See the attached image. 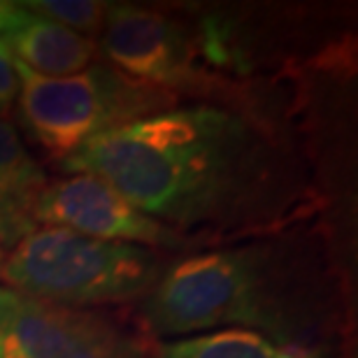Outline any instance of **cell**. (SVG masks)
<instances>
[{
    "instance_id": "8",
    "label": "cell",
    "mask_w": 358,
    "mask_h": 358,
    "mask_svg": "<svg viewBox=\"0 0 358 358\" xmlns=\"http://www.w3.org/2000/svg\"><path fill=\"white\" fill-rule=\"evenodd\" d=\"M49 184L12 124L0 117V247L12 252L38 228L35 205Z\"/></svg>"
},
{
    "instance_id": "9",
    "label": "cell",
    "mask_w": 358,
    "mask_h": 358,
    "mask_svg": "<svg viewBox=\"0 0 358 358\" xmlns=\"http://www.w3.org/2000/svg\"><path fill=\"white\" fill-rule=\"evenodd\" d=\"M3 38L28 70L42 77H70L87 70L98 54V42L28 12Z\"/></svg>"
},
{
    "instance_id": "4",
    "label": "cell",
    "mask_w": 358,
    "mask_h": 358,
    "mask_svg": "<svg viewBox=\"0 0 358 358\" xmlns=\"http://www.w3.org/2000/svg\"><path fill=\"white\" fill-rule=\"evenodd\" d=\"M17 73L24 126L59 163L100 135L175 110L179 103L175 93L131 80L107 63H91L70 77H42L17 61Z\"/></svg>"
},
{
    "instance_id": "12",
    "label": "cell",
    "mask_w": 358,
    "mask_h": 358,
    "mask_svg": "<svg viewBox=\"0 0 358 358\" xmlns=\"http://www.w3.org/2000/svg\"><path fill=\"white\" fill-rule=\"evenodd\" d=\"M21 80L17 73V59L7 47L5 38L0 35V117L12 110L14 100L19 98Z\"/></svg>"
},
{
    "instance_id": "7",
    "label": "cell",
    "mask_w": 358,
    "mask_h": 358,
    "mask_svg": "<svg viewBox=\"0 0 358 358\" xmlns=\"http://www.w3.org/2000/svg\"><path fill=\"white\" fill-rule=\"evenodd\" d=\"M38 226L68 228L107 242H126L159 252H184V235L147 217L121 193L96 175L77 173L49 182L35 205Z\"/></svg>"
},
{
    "instance_id": "10",
    "label": "cell",
    "mask_w": 358,
    "mask_h": 358,
    "mask_svg": "<svg viewBox=\"0 0 358 358\" xmlns=\"http://www.w3.org/2000/svg\"><path fill=\"white\" fill-rule=\"evenodd\" d=\"M152 358H328L307 342H279L249 328H221L159 342Z\"/></svg>"
},
{
    "instance_id": "5",
    "label": "cell",
    "mask_w": 358,
    "mask_h": 358,
    "mask_svg": "<svg viewBox=\"0 0 358 358\" xmlns=\"http://www.w3.org/2000/svg\"><path fill=\"white\" fill-rule=\"evenodd\" d=\"M152 349L140 326L0 284V358H152Z\"/></svg>"
},
{
    "instance_id": "13",
    "label": "cell",
    "mask_w": 358,
    "mask_h": 358,
    "mask_svg": "<svg viewBox=\"0 0 358 358\" xmlns=\"http://www.w3.org/2000/svg\"><path fill=\"white\" fill-rule=\"evenodd\" d=\"M26 10L19 7V3H12V0H0V33H7L12 26H17L21 19H24Z\"/></svg>"
},
{
    "instance_id": "1",
    "label": "cell",
    "mask_w": 358,
    "mask_h": 358,
    "mask_svg": "<svg viewBox=\"0 0 358 358\" xmlns=\"http://www.w3.org/2000/svg\"><path fill=\"white\" fill-rule=\"evenodd\" d=\"M87 173L191 242L275 226L298 205L277 142L245 114L189 105L117 128L61 161Z\"/></svg>"
},
{
    "instance_id": "6",
    "label": "cell",
    "mask_w": 358,
    "mask_h": 358,
    "mask_svg": "<svg viewBox=\"0 0 358 358\" xmlns=\"http://www.w3.org/2000/svg\"><path fill=\"white\" fill-rule=\"evenodd\" d=\"M98 47L114 70L175 96L219 89L207 68L205 47L161 12L133 5L110 7Z\"/></svg>"
},
{
    "instance_id": "14",
    "label": "cell",
    "mask_w": 358,
    "mask_h": 358,
    "mask_svg": "<svg viewBox=\"0 0 358 358\" xmlns=\"http://www.w3.org/2000/svg\"><path fill=\"white\" fill-rule=\"evenodd\" d=\"M5 259H7V254H5V249L0 247V272H3V266H5Z\"/></svg>"
},
{
    "instance_id": "3",
    "label": "cell",
    "mask_w": 358,
    "mask_h": 358,
    "mask_svg": "<svg viewBox=\"0 0 358 358\" xmlns=\"http://www.w3.org/2000/svg\"><path fill=\"white\" fill-rule=\"evenodd\" d=\"M166 270L159 249L38 226L7 254L0 279L24 296L91 310L142 300Z\"/></svg>"
},
{
    "instance_id": "11",
    "label": "cell",
    "mask_w": 358,
    "mask_h": 358,
    "mask_svg": "<svg viewBox=\"0 0 358 358\" xmlns=\"http://www.w3.org/2000/svg\"><path fill=\"white\" fill-rule=\"evenodd\" d=\"M19 7L87 38L103 33L110 14V5L98 0H24Z\"/></svg>"
},
{
    "instance_id": "2",
    "label": "cell",
    "mask_w": 358,
    "mask_h": 358,
    "mask_svg": "<svg viewBox=\"0 0 358 358\" xmlns=\"http://www.w3.org/2000/svg\"><path fill=\"white\" fill-rule=\"evenodd\" d=\"M140 319L149 340L249 328L279 342H298L303 331L270 249L261 247L193 254L168 266L142 298Z\"/></svg>"
}]
</instances>
